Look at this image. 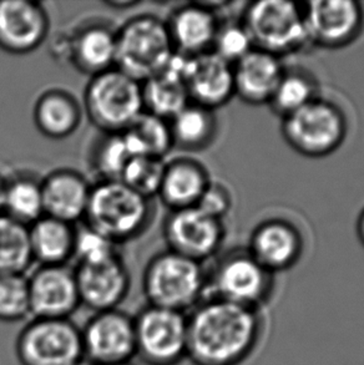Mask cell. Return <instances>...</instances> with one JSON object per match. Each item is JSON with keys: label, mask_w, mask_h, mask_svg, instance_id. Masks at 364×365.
I'll return each mask as SVG.
<instances>
[{"label": "cell", "mask_w": 364, "mask_h": 365, "mask_svg": "<svg viewBox=\"0 0 364 365\" xmlns=\"http://www.w3.org/2000/svg\"><path fill=\"white\" fill-rule=\"evenodd\" d=\"M188 59L175 51L160 73L141 83L145 113L170 121L190 104L185 85Z\"/></svg>", "instance_id": "22"}, {"label": "cell", "mask_w": 364, "mask_h": 365, "mask_svg": "<svg viewBox=\"0 0 364 365\" xmlns=\"http://www.w3.org/2000/svg\"><path fill=\"white\" fill-rule=\"evenodd\" d=\"M163 230L168 250L202 264L216 256L226 236L223 221L198 207L170 211Z\"/></svg>", "instance_id": "12"}, {"label": "cell", "mask_w": 364, "mask_h": 365, "mask_svg": "<svg viewBox=\"0 0 364 365\" xmlns=\"http://www.w3.org/2000/svg\"><path fill=\"white\" fill-rule=\"evenodd\" d=\"M247 251L267 271L275 274L298 263L303 252V238L288 221L270 218L252 231Z\"/></svg>", "instance_id": "17"}, {"label": "cell", "mask_w": 364, "mask_h": 365, "mask_svg": "<svg viewBox=\"0 0 364 365\" xmlns=\"http://www.w3.org/2000/svg\"><path fill=\"white\" fill-rule=\"evenodd\" d=\"M308 43L340 49L358 39L364 28V8L355 0H313L303 5Z\"/></svg>", "instance_id": "13"}, {"label": "cell", "mask_w": 364, "mask_h": 365, "mask_svg": "<svg viewBox=\"0 0 364 365\" xmlns=\"http://www.w3.org/2000/svg\"><path fill=\"white\" fill-rule=\"evenodd\" d=\"M50 53L59 61H70V33L55 34L50 39Z\"/></svg>", "instance_id": "38"}, {"label": "cell", "mask_w": 364, "mask_h": 365, "mask_svg": "<svg viewBox=\"0 0 364 365\" xmlns=\"http://www.w3.org/2000/svg\"><path fill=\"white\" fill-rule=\"evenodd\" d=\"M50 19L33 0H0V49L13 55L33 53L48 39Z\"/></svg>", "instance_id": "15"}, {"label": "cell", "mask_w": 364, "mask_h": 365, "mask_svg": "<svg viewBox=\"0 0 364 365\" xmlns=\"http://www.w3.org/2000/svg\"><path fill=\"white\" fill-rule=\"evenodd\" d=\"M3 215L26 227L43 217L41 178L29 173H18L5 178Z\"/></svg>", "instance_id": "27"}, {"label": "cell", "mask_w": 364, "mask_h": 365, "mask_svg": "<svg viewBox=\"0 0 364 365\" xmlns=\"http://www.w3.org/2000/svg\"><path fill=\"white\" fill-rule=\"evenodd\" d=\"M83 114V105L71 93L49 89L35 101L33 118L38 131L45 138L63 140L79 128Z\"/></svg>", "instance_id": "25"}, {"label": "cell", "mask_w": 364, "mask_h": 365, "mask_svg": "<svg viewBox=\"0 0 364 365\" xmlns=\"http://www.w3.org/2000/svg\"><path fill=\"white\" fill-rule=\"evenodd\" d=\"M173 53L166 23L156 15H135L116 29L115 68L138 83L160 73Z\"/></svg>", "instance_id": "4"}, {"label": "cell", "mask_w": 364, "mask_h": 365, "mask_svg": "<svg viewBox=\"0 0 364 365\" xmlns=\"http://www.w3.org/2000/svg\"><path fill=\"white\" fill-rule=\"evenodd\" d=\"M211 176L200 161L176 158L165 165L158 197L170 210L196 207L211 182Z\"/></svg>", "instance_id": "24"}, {"label": "cell", "mask_w": 364, "mask_h": 365, "mask_svg": "<svg viewBox=\"0 0 364 365\" xmlns=\"http://www.w3.org/2000/svg\"><path fill=\"white\" fill-rule=\"evenodd\" d=\"M30 318L29 289L25 274H0V322L18 323Z\"/></svg>", "instance_id": "34"}, {"label": "cell", "mask_w": 364, "mask_h": 365, "mask_svg": "<svg viewBox=\"0 0 364 365\" xmlns=\"http://www.w3.org/2000/svg\"><path fill=\"white\" fill-rule=\"evenodd\" d=\"M76 227L71 223L43 216L29 226L33 261L40 266H61L74 258Z\"/></svg>", "instance_id": "26"}, {"label": "cell", "mask_w": 364, "mask_h": 365, "mask_svg": "<svg viewBox=\"0 0 364 365\" xmlns=\"http://www.w3.org/2000/svg\"><path fill=\"white\" fill-rule=\"evenodd\" d=\"M116 29L103 20H88L70 33V61L83 74L95 76L115 68Z\"/></svg>", "instance_id": "19"}, {"label": "cell", "mask_w": 364, "mask_h": 365, "mask_svg": "<svg viewBox=\"0 0 364 365\" xmlns=\"http://www.w3.org/2000/svg\"><path fill=\"white\" fill-rule=\"evenodd\" d=\"M83 358L93 365H113L135 358L133 316L118 309L93 313L80 328Z\"/></svg>", "instance_id": "11"}, {"label": "cell", "mask_w": 364, "mask_h": 365, "mask_svg": "<svg viewBox=\"0 0 364 365\" xmlns=\"http://www.w3.org/2000/svg\"><path fill=\"white\" fill-rule=\"evenodd\" d=\"M120 257L118 246L101 233L83 225L76 228L74 258L78 264H98Z\"/></svg>", "instance_id": "35"}, {"label": "cell", "mask_w": 364, "mask_h": 365, "mask_svg": "<svg viewBox=\"0 0 364 365\" xmlns=\"http://www.w3.org/2000/svg\"><path fill=\"white\" fill-rule=\"evenodd\" d=\"M143 292L146 304L187 314L206 298L207 272L200 262L158 252L145 267Z\"/></svg>", "instance_id": "3"}, {"label": "cell", "mask_w": 364, "mask_h": 365, "mask_svg": "<svg viewBox=\"0 0 364 365\" xmlns=\"http://www.w3.org/2000/svg\"><path fill=\"white\" fill-rule=\"evenodd\" d=\"M113 365H135L133 361H128V363H120V364H113Z\"/></svg>", "instance_id": "43"}, {"label": "cell", "mask_w": 364, "mask_h": 365, "mask_svg": "<svg viewBox=\"0 0 364 365\" xmlns=\"http://www.w3.org/2000/svg\"><path fill=\"white\" fill-rule=\"evenodd\" d=\"M33 262L29 227L0 215V274H25Z\"/></svg>", "instance_id": "30"}, {"label": "cell", "mask_w": 364, "mask_h": 365, "mask_svg": "<svg viewBox=\"0 0 364 365\" xmlns=\"http://www.w3.org/2000/svg\"><path fill=\"white\" fill-rule=\"evenodd\" d=\"M93 185L83 173L58 168L41 178L45 216L75 225L84 221Z\"/></svg>", "instance_id": "20"}, {"label": "cell", "mask_w": 364, "mask_h": 365, "mask_svg": "<svg viewBox=\"0 0 364 365\" xmlns=\"http://www.w3.org/2000/svg\"><path fill=\"white\" fill-rule=\"evenodd\" d=\"M185 85L190 103L215 111L235 96L233 66L212 51L190 56Z\"/></svg>", "instance_id": "18"}, {"label": "cell", "mask_w": 364, "mask_h": 365, "mask_svg": "<svg viewBox=\"0 0 364 365\" xmlns=\"http://www.w3.org/2000/svg\"><path fill=\"white\" fill-rule=\"evenodd\" d=\"M252 49L255 48L243 24L231 23L218 26L211 51L233 66Z\"/></svg>", "instance_id": "36"}, {"label": "cell", "mask_w": 364, "mask_h": 365, "mask_svg": "<svg viewBox=\"0 0 364 365\" xmlns=\"http://www.w3.org/2000/svg\"><path fill=\"white\" fill-rule=\"evenodd\" d=\"M83 110L103 133H123L143 114V85L113 68L91 76Z\"/></svg>", "instance_id": "5"}, {"label": "cell", "mask_w": 364, "mask_h": 365, "mask_svg": "<svg viewBox=\"0 0 364 365\" xmlns=\"http://www.w3.org/2000/svg\"><path fill=\"white\" fill-rule=\"evenodd\" d=\"M135 358L145 365H180L186 361L187 317L158 307H143L133 316Z\"/></svg>", "instance_id": "9"}, {"label": "cell", "mask_w": 364, "mask_h": 365, "mask_svg": "<svg viewBox=\"0 0 364 365\" xmlns=\"http://www.w3.org/2000/svg\"><path fill=\"white\" fill-rule=\"evenodd\" d=\"M176 53L196 56L211 51L220 23L205 3H188L173 10L165 21Z\"/></svg>", "instance_id": "21"}, {"label": "cell", "mask_w": 364, "mask_h": 365, "mask_svg": "<svg viewBox=\"0 0 364 365\" xmlns=\"http://www.w3.org/2000/svg\"><path fill=\"white\" fill-rule=\"evenodd\" d=\"M105 4L111 6L113 9H126V8L136 6V5L140 4V1H136V0H125V1L115 0V1H105Z\"/></svg>", "instance_id": "39"}, {"label": "cell", "mask_w": 364, "mask_h": 365, "mask_svg": "<svg viewBox=\"0 0 364 365\" xmlns=\"http://www.w3.org/2000/svg\"><path fill=\"white\" fill-rule=\"evenodd\" d=\"M348 131L345 115L330 100L315 98L303 108L282 118L280 133L288 146L305 158L335 153Z\"/></svg>", "instance_id": "6"}, {"label": "cell", "mask_w": 364, "mask_h": 365, "mask_svg": "<svg viewBox=\"0 0 364 365\" xmlns=\"http://www.w3.org/2000/svg\"><path fill=\"white\" fill-rule=\"evenodd\" d=\"M70 365H93V363H90L88 359H85V358H81L79 361H74V363H71Z\"/></svg>", "instance_id": "42"}, {"label": "cell", "mask_w": 364, "mask_h": 365, "mask_svg": "<svg viewBox=\"0 0 364 365\" xmlns=\"http://www.w3.org/2000/svg\"><path fill=\"white\" fill-rule=\"evenodd\" d=\"M280 58L252 49L233 65L235 95L250 105H268L285 74Z\"/></svg>", "instance_id": "23"}, {"label": "cell", "mask_w": 364, "mask_h": 365, "mask_svg": "<svg viewBox=\"0 0 364 365\" xmlns=\"http://www.w3.org/2000/svg\"><path fill=\"white\" fill-rule=\"evenodd\" d=\"M317 90L318 85L310 73L300 69L285 70L268 105L282 119L318 98Z\"/></svg>", "instance_id": "31"}, {"label": "cell", "mask_w": 364, "mask_h": 365, "mask_svg": "<svg viewBox=\"0 0 364 365\" xmlns=\"http://www.w3.org/2000/svg\"><path fill=\"white\" fill-rule=\"evenodd\" d=\"M153 215V200L120 180H101L91 187L84 222L120 246L146 232Z\"/></svg>", "instance_id": "2"}, {"label": "cell", "mask_w": 364, "mask_h": 365, "mask_svg": "<svg viewBox=\"0 0 364 365\" xmlns=\"http://www.w3.org/2000/svg\"><path fill=\"white\" fill-rule=\"evenodd\" d=\"M242 24L255 49L282 58L308 44L303 6L288 0H257L247 5Z\"/></svg>", "instance_id": "7"}, {"label": "cell", "mask_w": 364, "mask_h": 365, "mask_svg": "<svg viewBox=\"0 0 364 365\" xmlns=\"http://www.w3.org/2000/svg\"><path fill=\"white\" fill-rule=\"evenodd\" d=\"M4 190L5 178L0 175V215H3V210H4Z\"/></svg>", "instance_id": "41"}, {"label": "cell", "mask_w": 364, "mask_h": 365, "mask_svg": "<svg viewBox=\"0 0 364 365\" xmlns=\"http://www.w3.org/2000/svg\"><path fill=\"white\" fill-rule=\"evenodd\" d=\"M273 277L247 250L233 251L207 273L206 297L261 311L271 298Z\"/></svg>", "instance_id": "8"}, {"label": "cell", "mask_w": 364, "mask_h": 365, "mask_svg": "<svg viewBox=\"0 0 364 365\" xmlns=\"http://www.w3.org/2000/svg\"><path fill=\"white\" fill-rule=\"evenodd\" d=\"M20 365H70L83 358L80 328L71 319L30 318L15 341Z\"/></svg>", "instance_id": "10"}, {"label": "cell", "mask_w": 364, "mask_h": 365, "mask_svg": "<svg viewBox=\"0 0 364 365\" xmlns=\"http://www.w3.org/2000/svg\"><path fill=\"white\" fill-rule=\"evenodd\" d=\"M173 148L183 151H202L208 148L217 135V119L213 110L200 105H186L168 121Z\"/></svg>", "instance_id": "28"}, {"label": "cell", "mask_w": 364, "mask_h": 365, "mask_svg": "<svg viewBox=\"0 0 364 365\" xmlns=\"http://www.w3.org/2000/svg\"><path fill=\"white\" fill-rule=\"evenodd\" d=\"M196 207L211 217L223 221L232 207V196L230 190L222 183L212 180L206 191L203 192Z\"/></svg>", "instance_id": "37"}, {"label": "cell", "mask_w": 364, "mask_h": 365, "mask_svg": "<svg viewBox=\"0 0 364 365\" xmlns=\"http://www.w3.org/2000/svg\"><path fill=\"white\" fill-rule=\"evenodd\" d=\"M75 277L81 306L93 313L118 309L131 288V277L121 256L98 264H78Z\"/></svg>", "instance_id": "16"}, {"label": "cell", "mask_w": 364, "mask_h": 365, "mask_svg": "<svg viewBox=\"0 0 364 365\" xmlns=\"http://www.w3.org/2000/svg\"><path fill=\"white\" fill-rule=\"evenodd\" d=\"M123 133L133 156L165 158L173 148L170 123L145 111Z\"/></svg>", "instance_id": "29"}, {"label": "cell", "mask_w": 364, "mask_h": 365, "mask_svg": "<svg viewBox=\"0 0 364 365\" xmlns=\"http://www.w3.org/2000/svg\"><path fill=\"white\" fill-rule=\"evenodd\" d=\"M26 279L30 318L70 319L81 306L75 271L66 264L39 266Z\"/></svg>", "instance_id": "14"}, {"label": "cell", "mask_w": 364, "mask_h": 365, "mask_svg": "<svg viewBox=\"0 0 364 365\" xmlns=\"http://www.w3.org/2000/svg\"><path fill=\"white\" fill-rule=\"evenodd\" d=\"M166 161L153 156H133L123 168L120 181L143 197H158Z\"/></svg>", "instance_id": "33"}, {"label": "cell", "mask_w": 364, "mask_h": 365, "mask_svg": "<svg viewBox=\"0 0 364 365\" xmlns=\"http://www.w3.org/2000/svg\"><path fill=\"white\" fill-rule=\"evenodd\" d=\"M355 231H357V236L360 242L363 245L364 247V207L360 211V216L357 218V225H355Z\"/></svg>", "instance_id": "40"}, {"label": "cell", "mask_w": 364, "mask_h": 365, "mask_svg": "<svg viewBox=\"0 0 364 365\" xmlns=\"http://www.w3.org/2000/svg\"><path fill=\"white\" fill-rule=\"evenodd\" d=\"M133 158L123 133H103L93 143L90 166L101 180H120L123 168Z\"/></svg>", "instance_id": "32"}, {"label": "cell", "mask_w": 364, "mask_h": 365, "mask_svg": "<svg viewBox=\"0 0 364 365\" xmlns=\"http://www.w3.org/2000/svg\"><path fill=\"white\" fill-rule=\"evenodd\" d=\"M186 317V361L192 365H241L263 334L260 309L213 297H206Z\"/></svg>", "instance_id": "1"}]
</instances>
